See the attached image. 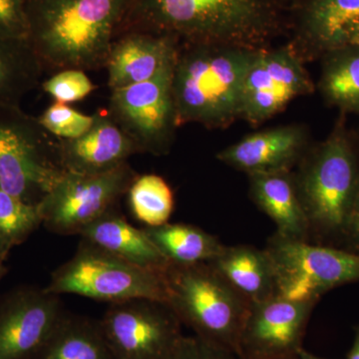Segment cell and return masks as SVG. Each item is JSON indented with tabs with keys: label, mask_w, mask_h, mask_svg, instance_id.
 Masks as SVG:
<instances>
[{
	"label": "cell",
	"mask_w": 359,
	"mask_h": 359,
	"mask_svg": "<svg viewBox=\"0 0 359 359\" xmlns=\"http://www.w3.org/2000/svg\"><path fill=\"white\" fill-rule=\"evenodd\" d=\"M134 0H26L27 45L42 71L106 67Z\"/></svg>",
	"instance_id": "1"
},
{
	"label": "cell",
	"mask_w": 359,
	"mask_h": 359,
	"mask_svg": "<svg viewBox=\"0 0 359 359\" xmlns=\"http://www.w3.org/2000/svg\"><path fill=\"white\" fill-rule=\"evenodd\" d=\"M278 0H134L127 30L172 37L180 44L264 48L280 29Z\"/></svg>",
	"instance_id": "2"
},
{
	"label": "cell",
	"mask_w": 359,
	"mask_h": 359,
	"mask_svg": "<svg viewBox=\"0 0 359 359\" xmlns=\"http://www.w3.org/2000/svg\"><path fill=\"white\" fill-rule=\"evenodd\" d=\"M259 49L179 43L172 81L178 127L219 128L240 119L245 73Z\"/></svg>",
	"instance_id": "3"
},
{
	"label": "cell",
	"mask_w": 359,
	"mask_h": 359,
	"mask_svg": "<svg viewBox=\"0 0 359 359\" xmlns=\"http://www.w3.org/2000/svg\"><path fill=\"white\" fill-rule=\"evenodd\" d=\"M167 304L196 337L238 354L250 306L211 264H170L164 273Z\"/></svg>",
	"instance_id": "4"
},
{
	"label": "cell",
	"mask_w": 359,
	"mask_h": 359,
	"mask_svg": "<svg viewBox=\"0 0 359 359\" xmlns=\"http://www.w3.org/2000/svg\"><path fill=\"white\" fill-rule=\"evenodd\" d=\"M59 144L20 105H0V189L39 205L66 172Z\"/></svg>",
	"instance_id": "5"
},
{
	"label": "cell",
	"mask_w": 359,
	"mask_h": 359,
	"mask_svg": "<svg viewBox=\"0 0 359 359\" xmlns=\"http://www.w3.org/2000/svg\"><path fill=\"white\" fill-rule=\"evenodd\" d=\"M358 177L355 156L341 135L304 154L294 179L311 238L346 233Z\"/></svg>",
	"instance_id": "6"
},
{
	"label": "cell",
	"mask_w": 359,
	"mask_h": 359,
	"mask_svg": "<svg viewBox=\"0 0 359 359\" xmlns=\"http://www.w3.org/2000/svg\"><path fill=\"white\" fill-rule=\"evenodd\" d=\"M45 290L109 304L134 299L168 301L164 273L135 266L84 240L74 256L53 271Z\"/></svg>",
	"instance_id": "7"
},
{
	"label": "cell",
	"mask_w": 359,
	"mask_h": 359,
	"mask_svg": "<svg viewBox=\"0 0 359 359\" xmlns=\"http://www.w3.org/2000/svg\"><path fill=\"white\" fill-rule=\"evenodd\" d=\"M275 271L276 295L318 302L328 290L359 280V254L275 235L264 248Z\"/></svg>",
	"instance_id": "8"
},
{
	"label": "cell",
	"mask_w": 359,
	"mask_h": 359,
	"mask_svg": "<svg viewBox=\"0 0 359 359\" xmlns=\"http://www.w3.org/2000/svg\"><path fill=\"white\" fill-rule=\"evenodd\" d=\"M136 177L128 163L103 173L65 172L39 204L45 228L59 235H80L112 210Z\"/></svg>",
	"instance_id": "9"
},
{
	"label": "cell",
	"mask_w": 359,
	"mask_h": 359,
	"mask_svg": "<svg viewBox=\"0 0 359 359\" xmlns=\"http://www.w3.org/2000/svg\"><path fill=\"white\" fill-rule=\"evenodd\" d=\"M174 66L140 83L111 90L108 114L133 142L137 152L166 154L177 123Z\"/></svg>",
	"instance_id": "10"
},
{
	"label": "cell",
	"mask_w": 359,
	"mask_h": 359,
	"mask_svg": "<svg viewBox=\"0 0 359 359\" xmlns=\"http://www.w3.org/2000/svg\"><path fill=\"white\" fill-rule=\"evenodd\" d=\"M99 321L115 359H169L183 337L178 316L155 299L110 304Z\"/></svg>",
	"instance_id": "11"
},
{
	"label": "cell",
	"mask_w": 359,
	"mask_h": 359,
	"mask_svg": "<svg viewBox=\"0 0 359 359\" xmlns=\"http://www.w3.org/2000/svg\"><path fill=\"white\" fill-rule=\"evenodd\" d=\"M313 90L302 56L294 45L264 47L245 73L240 118L250 124H262Z\"/></svg>",
	"instance_id": "12"
},
{
	"label": "cell",
	"mask_w": 359,
	"mask_h": 359,
	"mask_svg": "<svg viewBox=\"0 0 359 359\" xmlns=\"http://www.w3.org/2000/svg\"><path fill=\"white\" fill-rule=\"evenodd\" d=\"M316 302L271 297L250 306L240 341L238 359H290L302 348Z\"/></svg>",
	"instance_id": "13"
},
{
	"label": "cell",
	"mask_w": 359,
	"mask_h": 359,
	"mask_svg": "<svg viewBox=\"0 0 359 359\" xmlns=\"http://www.w3.org/2000/svg\"><path fill=\"white\" fill-rule=\"evenodd\" d=\"M65 311L60 295L20 287L0 299V359H32Z\"/></svg>",
	"instance_id": "14"
},
{
	"label": "cell",
	"mask_w": 359,
	"mask_h": 359,
	"mask_svg": "<svg viewBox=\"0 0 359 359\" xmlns=\"http://www.w3.org/2000/svg\"><path fill=\"white\" fill-rule=\"evenodd\" d=\"M297 43L304 51L359 48V0H299Z\"/></svg>",
	"instance_id": "15"
},
{
	"label": "cell",
	"mask_w": 359,
	"mask_h": 359,
	"mask_svg": "<svg viewBox=\"0 0 359 359\" xmlns=\"http://www.w3.org/2000/svg\"><path fill=\"white\" fill-rule=\"evenodd\" d=\"M306 135L295 125L250 134L223 149L217 159L250 175L290 171L306 154Z\"/></svg>",
	"instance_id": "16"
},
{
	"label": "cell",
	"mask_w": 359,
	"mask_h": 359,
	"mask_svg": "<svg viewBox=\"0 0 359 359\" xmlns=\"http://www.w3.org/2000/svg\"><path fill=\"white\" fill-rule=\"evenodd\" d=\"M179 42L166 35L128 30L116 40L106 68L108 86L122 88L147 81L176 62Z\"/></svg>",
	"instance_id": "17"
},
{
	"label": "cell",
	"mask_w": 359,
	"mask_h": 359,
	"mask_svg": "<svg viewBox=\"0 0 359 359\" xmlns=\"http://www.w3.org/2000/svg\"><path fill=\"white\" fill-rule=\"evenodd\" d=\"M59 153L66 172L98 174L125 164L137 149L108 111H103L94 115L93 125L81 137L60 140Z\"/></svg>",
	"instance_id": "18"
},
{
	"label": "cell",
	"mask_w": 359,
	"mask_h": 359,
	"mask_svg": "<svg viewBox=\"0 0 359 359\" xmlns=\"http://www.w3.org/2000/svg\"><path fill=\"white\" fill-rule=\"evenodd\" d=\"M250 194L255 204L275 223L276 235L287 240L311 242L294 174L292 171L250 175Z\"/></svg>",
	"instance_id": "19"
},
{
	"label": "cell",
	"mask_w": 359,
	"mask_h": 359,
	"mask_svg": "<svg viewBox=\"0 0 359 359\" xmlns=\"http://www.w3.org/2000/svg\"><path fill=\"white\" fill-rule=\"evenodd\" d=\"M80 236L90 244L140 268L160 273L169 268V261L144 229L135 228L113 210L90 224Z\"/></svg>",
	"instance_id": "20"
},
{
	"label": "cell",
	"mask_w": 359,
	"mask_h": 359,
	"mask_svg": "<svg viewBox=\"0 0 359 359\" xmlns=\"http://www.w3.org/2000/svg\"><path fill=\"white\" fill-rule=\"evenodd\" d=\"M208 264L250 304L276 295L275 271L264 249L249 245H224L219 256Z\"/></svg>",
	"instance_id": "21"
},
{
	"label": "cell",
	"mask_w": 359,
	"mask_h": 359,
	"mask_svg": "<svg viewBox=\"0 0 359 359\" xmlns=\"http://www.w3.org/2000/svg\"><path fill=\"white\" fill-rule=\"evenodd\" d=\"M32 359H115L100 321L65 313Z\"/></svg>",
	"instance_id": "22"
},
{
	"label": "cell",
	"mask_w": 359,
	"mask_h": 359,
	"mask_svg": "<svg viewBox=\"0 0 359 359\" xmlns=\"http://www.w3.org/2000/svg\"><path fill=\"white\" fill-rule=\"evenodd\" d=\"M144 231L169 263L178 266L210 263L224 247L218 238L193 224L166 223Z\"/></svg>",
	"instance_id": "23"
},
{
	"label": "cell",
	"mask_w": 359,
	"mask_h": 359,
	"mask_svg": "<svg viewBox=\"0 0 359 359\" xmlns=\"http://www.w3.org/2000/svg\"><path fill=\"white\" fill-rule=\"evenodd\" d=\"M41 73L27 44L0 40V105H20L37 86Z\"/></svg>",
	"instance_id": "24"
},
{
	"label": "cell",
	"mask_w": 359,
	"mask_h": 359,
	"mask_svg": "<svg viewBox=\"0 0 359 359\" xmlns=\"http://www.w3.org/2000/svg\"><path fill=\"white\" fill-rule=\"evenodd\" d=\"M320 80V89L330 102L344 109L359 110V48L330 52Z\"/></svg>",
	"instance_id": "25"
},
{
	"label": "cell",
	"mask_w": 359,
	"mask_h": 359,
	"mask_svg": "<svg viewBox=\"0 0 359 359\" xmlns=\"http://www.w3.org/2000/svg\"><path fill=\"white\" fill-rule=\"evenodd\" d=\"M129 205L135 217L147 226L168 223L174 210V195L158 175L136 177L130 186Z\"/></svg>",
	"instance_id": "26"
},
{
	"label": "cell",
	"mask_w": 359,
	"mask_h": 359,
	"mask_svg": "<svg viewBox=\"0 0 359 359\" xmlns=\"http://www.w3.org/2000/svg\"><path fill=\"white\" fill-rule=\"evenodd\" d=\"M43 224L39 205L30 204L0 189V257L22 244Z\"/></svg>",
	"instance_id": "27"
},
{
	"label": "cell",
	"mask_w": 359,
	"mask_h": 359,
	"mask_svg": "<svg viewBox=\"0 0 359 359\" xmlns=\"http://www.w3.org/2000/svg\"><path fill=\"white\" fill-rule=\"evenodd\" d=\"M39 121L45 130L60 140H72L86 133L94 116L82 114L67 104L55 102L44 111Z\"/></svg>",
	"instance_id": "28"
},
{
	"label": "cell",
	"mask_w": 359,
	"mask_h": 359,
	"mask_svg": "<svg viewBox=\"0 0 359 359\" xmlns=\"http://www.w3.org/2000/svg\"><path fill=\"white\" fill-rule=\"evenodd\" d=\"M42 88L58 103H73L89 95L95 85L83 70H61L42 83Z\"/></svg>",
	"instance_id": "29"
},
{
	"label": "cell",
	"mask_w": 359,
	"mask_h": 359,
	"mask_svg": "<svg viewBox=\"0 0 359 359\" xmlns=\"http://www.w3.org/2000/svg\"><path fill=\"white\" fill-rule=\"evenodd\" d=\"M26 0H0V40L27 44Z\"/></svg>",
	"instance_id": "30"
},
{
	"label": "cell",
	"mask_w": 359,
	"mask_h": 359,
	"mask_svg": "<svg viewBox=\"0 0 359 359\" xmlns=\"http://www.w3.org/2000/svg\"><path fill=\"white\" fill-rule=\"evenodd\" d=\"M169 359H238L228 349L211 342L193 337L183 335Z\"/></svg>",
	"instance_id": "31"
},
{
	"label": "cell",
	"mask_w": 359,
	"mask_h": 359,
	"mask_svg": "<svg viewBox=\"0 0 359 359\" xmlns=\"http://www.w3.org/2000/svg\"><path fill=\"white\" fill-rule=\"evenodd\" d=\"M359 250V177L347 218L346 233ZM359 254V252H358Z\"/></svg>",
	"instance_id": "32"
},
{
	"label": "cell",
	"mask_w": 359,
	"mask_h": 359,
	"mask_svg": "<svg viewBox=\"0 0 359 359\" xmlns=\"http://www.w3.org/2000/svg\"><path fill=\"white\" fill-rule=\"evenodd\" d=\"M346 359H359V325L356 327L353 346L347 353Z\"/></svg>",
	"instance_id": "33"
},
{
	"label": "cell",
	"mask_w": 359,
	"mask_h": 359,
	"mask_svg": "<svg viewBox=\"0 0 359 359\" xmlns=\"http://www.w3.org/2000/svg\"><path fill=\"white\" fill-rule=\"evenodd\" d=\"M294 359H327L323 358H318V356L314 355V354L309 353V351L302 347L299 351H297V355Z\"/></svg>",
	"instance_id": "34"
},
{
	"label": "cell",
	"mask_w": 359,
	"mask_h": 359,
	"mask_svg": "<svg viewBox=\"0 0 359 359\" xmlns=\"http://www.w3.org/2000/svg\"><path fill=\"white\" fill-rule=\"evenodd\" d=\"M4 262H6V259L0 257V280H1V278H4V276L6 275L7 271L6 266H4Z\"/></svg>",
	"instance_id": "35"
},
{
	"label": "cell",
	"mask_w": 359,
	"mask_h": 359,
	"mask_svg": "<svg viewBox=\"0 0 359 359\" xmlns=\"http://www.w3.org/2000/svg\"><path fill=\"white\" fill-rule=\"evenodd\" d=\"M280 4H287V2H292L294 4V0H278Z\"/></svg>",
	"instance_id": "36"
},
{
	"label": "cell",
	"mask_w": 359,
	"mask_h": 359,
	"mask_svg": "<svg viewBox=\"0 0 359 359\" xmlns=\"http://www.w3.org/2000/svg\"><path fill=\"white\" fill-rule=\"evenodd\" d=\"M297 1H299V0H294V6L295 4H297Z\"/></svg>",
	"instance_id": "37"
},
{
	"label": "cell",
	"mask_w": 359,
	"mask_h": 359,
	"mask_svg": "<svg viewBox=\"0 0 359 359\" xmlns=\"http://www.w3.org/2000/svg\"><path fill=\"white\" fill-rule=\"evenodd\" d=\"M294 358H295V356H294V358H290V359H294Z\"/></svg>",
	"instance_id": "38"
}]
</instances>
